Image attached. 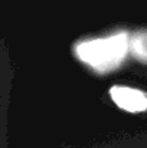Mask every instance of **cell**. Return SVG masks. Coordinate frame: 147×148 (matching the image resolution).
<instances>
[{"label":"cell","mask_w":147,"mask_h":148,"mask_svg":"<svg viewBox=\"0 0 147 148\" xmlns=\"http://www.w3.org/2000/svg\"><path fill=\"white\" fill-rule=\"evenodd\" d=\"M128 38L126 33H115L105 38L82 42L77 46V56L94 71L105 73L121 65L127 55Z\"/></svg>","instance_id":"1"},{"label":"cell","mask_w":147,"mask_h":148,"mask_svg":"<svg viewBox=\"0 0 147 148\" xmlns=\"http://www.w3.org/2000/svg\"><path fill=\"white\" fill-rule=\"evenodd\" d=\"M111 101L123 111L131 114H141L147 111V95L133 86L114 85L110 88Z\"/></svg>","instance_id":"2"},{"label":"cell","mask_w":147,"mask_h":148,"mask_svg":"<svg viewBox=\"0 0 147 148\" xmlns=\"http://www.w3.org/2000/svg\"><path fill=\"white\" fill-rule=\"evenodd\" d=\"M130 48L136 59L147 65V30L136 32L130 40Z\"/></svg>","instance_id":"3"},{"label":"cell","mask_w":147,"mask_h":148,"mask_svg":"<svg viewBox=\"0 0 147 148\" xmlns=\"http://www.w3.org/2000/svg\"><path fill=\"white\" fill-rule=\"evenodd\" d=\"M3 103H4V86H3V75H1V65H0V148H1V127H3Z\"/></svg>","instance_id":"4"}]
</instances>
